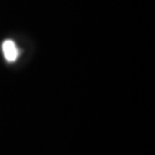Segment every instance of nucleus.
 <instances>
[{
	"mask_svg": "<svg viewBox=\"0 0 155 155\" xmlns=\"http://www.w3.org/2000/svg\"><path fill=\"white\" fill-rule=\"evenodd\" d=\"M2 52H4V55H5L6 60L8 62H14L16 61L17 56L20 54V51L16 47L15 43L11 40V39H7L4 41L2 44Z\"/></svg>",
	"mask_w": 155,
	"mask_h": 155,
	"instance_id": "f257e3e1",
	"label": "nucleus"
}]
</instances>
